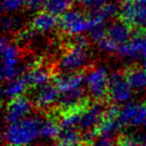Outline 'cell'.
<instances>
[{"mask_svg":"<svg viewBox=\"0 0 146 146\" xmlns=\"http://www.w3.org/2000/svg\"><path fill=\"white\" fill-rule=\"evenodd\" d=\"M42 118L29 116L21 121L8 124L3 132L8 146H30L40 137Z\"/></svg>","mask_w":146,"mask_h":146,"instance_id":"6da1fadb","label":"cell"},{"mask_svg":"<svg viewBox=\"0 0 146 146\" xmlns=\"http://www.w3.org/2000/svg\"><path fill=\"white\" fill-rule=\"evenodd\" d=\"M89 61L88 40L84 36L74 37L69 48L60 57L58 67L63 74L77 73Z\"/></svg>","mask_w":146,"mask_h":146,"instance_id":"7a4b0ae2","label":"cell"},{"mask_svg":"<svg viewBox=\"0 0 146 146\" xmlns=\"http://www.w3.org/2000/svg\"><path fill=\"white\" fill-rule=\"evenodd\" d=\"M0 47L2 53L1 78L7 83L21 76L23 68L20 64V53L18 47L14 43H11L5 36L1 39Z\"/></svg>","mask_w":146,"mask_h":146,"instance_id":"3957f363","label":"cell"},{"mask_svg":"<svg viewBox=\"0 0 146 146\" xmlns=\"http://www.w3.org/2000/svg\"><path fill=\"white\" fill-rule=\"evenodd\" d=\"M59 27L67 35L81 36L83 33L91 32L92 25L89 15L79 10H69L59 19Z\"/></svg>","mask_w":146,"mask_h":146,"instance_id":"277c9868","label":"cell"},{"mask_svg":"<svg viewBox=\"0 0 146 146\" xmlns=\"http://www.w3.org/2000/svg\"><path fill=\"white\" fill-rule=\"evenodd\" d=\"M110 74L103 66L95 67L88 71L85 76V84L90 96L96 101H101L108 96Z\"/></svg>","mask_w":146,"mask_h":146,"instance_id":"5b68a950","label":"cell"},{"mask_svg":"<svg viewBox=\"0 0 146 146\" xmlns=\"http://www.w3.org/2000/svg\"><path fill=\"white\" fill-rule=\"evenodd\" d=\"M106 108L101 101H96L89 105H86L81 110L78 128L84 132L95 131L105 116Z\"/></svg>","mask_w":146,"mask_h":146,"instance_id":"8992f818","label":"cell"},{"mask_svg":"<svg viewBox=\"0 0 146 146\" xmlns=\"http://www.w3.org/2000/svg\"><path fill=\"white\" fill-rule=\"evenodd\" d=\"M132 88L125 75L120 72L110 74L108 97L115 104H126L132 97Z\"/></svg>","mask_w":146,"mask_h":146,"instance_id":"52a82bcc","label":"cell"},{"mask_svg":"<svg viewBox=\"0 0 146 146\" xmlns=\"http://www.w3.org/2000/svg\"><path fill=\"white\" fill-rule=\"evenodd\" d=\"M120 18L131 27L138 29L146 28V4L128 1L120 7Z\"/></svg>","mask_w":146,"mask_h":146,"instance_id":"ba28073f","label":"cell"},{"mask_svg":"<svg viewBox=\"0 0 146 146\" xmlns=\"http://www.w3.org/2000/svg\"><path fill=\"white\" fill-rule=\"evenodd\" d=\"M117 54L120 58L128 61H141L146 57V34L136 33L127 43L119 47Z\"/></svg>","mask_w":146,"mask_h":146,"instance_id":"9c48e42d","label":"cell"},{"mask_svg":"<svg viewBox=\"0 0 146 146\" xmlns=\"http://www.w3.org/2000/svg\"><path fill=\"white\" fill-rule=\"evenodd\" d=\"M119 119L123 126L143 125L146 120V102H128L119 108Z\"/></svg>","mask_w":146,"mask_h":146,"instance_id":"30bf717a","label":"cell"},{"mask_svg":"<svg viewBox=\"0 0 146 146\" xmlns=\"http://www.w3.org/2000/svg\"><path fill=\"white\" fill-rule=\"evenodd\" d=\"M33 102L26 96L13 98L7 103L5 109V121L7 124L15 123L29 117L33 108Z\"/></svg>","mask_w":146,"mask_h":146,"instance_id":"8fae6325","label":"cell"},{"mask_svg":"<svg viewBox=\"0 0 146 146\" xmlns=\"http://www.w3.org/2000/svg\"><path fill=\"white\" fill-rule=\"evenodd\" d=\"M122 127L123 124L119 119V108L116 105H111L106 108L105 116L95 130L96 135L97 137L112 139V137L116 135Z\"/></svg>","mask_w":146,"mask_h":146,"instance_id":"7c38bea8","label":"cell"},{"mask_svg":"<svg viewBox=\"0 0 146 146\" xmlns=\"http://www.w3.org/2000/svg\"><path fill=\"white\" fill-rule=\"evenodd\" d=\"M59 97H60V92L55 83H48L35 89L32 102L36 107L40 109H46L58 102Z\"/></svg>","mask_w":146,"mask_h":146,"instance_id":"4fadbf2b","label":"cell"},{"mask_svg":"<svg viewBox=\"0 0 146 146\" xmlns=\"http://www.w3.org/2000/svg\"><path fill=\"white\" fill-rule=\"evenodd\" d=\"M120 7L117 4L112 2H107L106 4L98 7L91 11L89 17L91 20L92 30L104 27L103 25L110 19H113L117 14H119Z\"/></svg>","mask_w":146,"mask_h":146,"instance_id":"5bb4252c","label":"cell"},{"mask_svg":"<svg viewBox=\"0 0 146 146\" xmlns=\"http://www.w3.org/2000/svg\"><path fill=\"white\" fill-rule=\"evenodd\" d=\"M84 84H85V76L79 72L63 74L55 80V85L57 86L60 94L70 93L84 89Z\"/></svg>","mask_w":146,"mask_h":146,"instance_id":"9a60e30c","label":"cell"},{"mask_svg":"<svg viewBox=\"0 0 146 146\" xmlns=\"http://www.w3.org/2000/svg\"><path fill=\"white\" fill-rule=\"evenodd\" d=\"M106 36L117 46H122L131 38V26L124 21H114L106 28Z\"/></svg>","mask_w":146,"mask_h":146,"instance_id":"2e32d148","label":"cell"},{"mask_svg":"<svg viewBox=\"0 0 146 146\" xmlns=\"http://www.w3.org/2000/svg\"><path fill=\"white\" fill-rule=\"evenodd\" d=\"M59 25L57 16L46 11L38 12L31 21V28L40 33H48L53 31Z\"/></svg>","mask_w":146,"mask_h":146,"instance_id":"e0dca14e","label":"cell"},{"mask_svg":"<svg viewBox=\"0 0 146 146\" xmlns=\"http://www.w3.org/2000/svg\"><path fill=\"white\" fill-rule=\"evenodd\" d=\"M30 87L28 83V80L25 77V75L19 76L16 79L11 80V81L7 82L6 85L3 87L2 94L4 97L8 98V99H13V98H17L23 96V93L26 91L28 88Z\"/></svg>","mask_w":146,"mask_h":146,"instance_id":"ac0fdd59","label":"cell"},{"mask_svg":"<svg viewBox=\"0 0 146 146\" xmlns=\"http://www.w3.org/2000/svg\"><path fill=\"white\" fill-rule=\"evenodd\" d=\"M124 75L133 90L146 89V69L143 67H132Z\"/></svg>","mask_w":146,"mask_h":146,"instance_id":"d6986e66","label":"cell"},{"mask_svg":"<svg viewBox=\"0 0 146 146\" xmlns=\"http://www.w3.org/2000/svg\"><path fill=\"white\" fill-rule=\"evenodd\" d=\"M28 80V83L32 87H40L45 84L50 83L49 80L51 78V74L46 68L43 67H34L31 68L28 72L24 74Z\"/></svg>","mask_w":146,"mask_h":146,"instance_id":"ffe728a7","label":"cell"},{"mask_svg":"<svg viewBox=\"0 0 146 146\" xmlns=\"http://www.w3.org/2000/svg\"><path fill=\"white\" fill-rule=\"evenodd\" d=\"M59 146H81L84 142L83 134L77 130V128L61 129L58 136Z\"/></svg>","mask_w":146,"mask_h":146,"instance_id":"44dd1931","label":"cell"},{"mask_svg":"<svg viewBox=\"0 0 146 146\" xmlns=\"http://www.w3.org/2000/svg\"><path fill=\"white\" fill-rule=\"evenodd\" d=\"M72 3V0H45L43 8L46 12L61 17L70 10Z\"/></svg>","mask_w":146,"mask_h":146,"instance_id":"7402d4cb","label":"cell"},{"mask_svg":"<svg viewBox=\"0 0 146 146\" xmlns=\"http://www.w3.org/2000/svg\"><path fill=\"white\" fill-rule=\"evenodd\" d=\"M60 124L54 118H45L42 119L40 127V137L43 139H54L58 138L60 133Z\"/></svg>","mask_w":146,"mask_h":146,"instance_id":"603a6c76","label":"cell"},{"mask_svg":"<svg viewBox=\"0 0 146 146\" xmlns=\"http://www.w3.org/2000/svg\"><path fill=\"white\" fill-rule=\"evenodd\" d=\"M118 146H146V131L134 132L121 136Z\"/></svg>","mask_w":146,"mask_h":146,"instance_id":"cb8c5ba5","label":"cell"},{"mask_svg":"<svg viewBox=\"0 0 146 146\" xmlns=\"http://www.w3.org/2000/svg\"><path fill=\"white\" fill-rule=\"evenodd\" d=\"M25 5V0H1L2 10L6 13L18 11Z\"/></svg>","mask_w":146,"mask_h":146,"instance_id":"d4e9b609","label":"cell"},{"mask_svg":"<svg viewBox=\"0 0 146 146\" xmlns=\"http://www.w3.org/2000/svg\"><path fill=\"white\" fill-rule=\"evenodd\" d=\"M22 25V21L19 17H15L12 15H7L2 19V27L3 30L10 32V31L16 30V28Z\"/></svg>","mask_w":146,"mask_h":146,"instance_id":"484cf974","label":"cell"},{"mask_svg":"<svg viewBox=\"0 0 146 146\" xmlns=\"http://www.w3.org/2000/svg\"><path fill=\"white\" fill-rule=\"evenodd\" d=\"M39 32H37L36 30L30 28V29H25V30H21L20 32L18 33V42L20 44H29L32 41H34L37 37V34Z\"/></svg>","mask_w":146,"mask_h":146,"instance_id":"4316f807","label":"cell"},{"mask_svg":"<svg viewBox=\"0 0 146 146\" xmlns=\"http://www.w3.org/2000/svg\"><path fill=\"white\" fill-rule=\"evenodd\" d=\"M108 0H84L82 6L86 7L88 9H91V10H94V9L106 4Z\"/></svg>","mask_w":146,"mask_h":146,"instance_id":"83f0119b","label":"cell"},{"mask_svg":"<svg viewBox=\"0 0 146 146\" xmlns=\"http://www.w3.org/2000/svg\"><path fill=\"white\" fill-rule=\"evenodd\" d=\"M45 0H25V6L31 11H36L43 7Z\"/></svg>","mask_w":146,"mask_h":146,"instance_id":"f1b7e54d","label":"cell"},{"mask_svg":"<svg viewBox=\"0 0 146 146\" xmlns=\"http://www.w3.org/2000/svg\"><path fill=\"white\" fill-rule=\"evenodd\" d=\"M90 146H113V141L110 138L97 137V139L94 140Z\"/></svg>","mask_w":146,"mask_h":146,"instance_id":"f546056e","label":"cell"},{"mask_svg":"<svg viewBox=\"0 0 146 146\" xmlns=\"http://www.w3.org/2000/svg\"><path fill=\"white\" fill-rule=\"evenodd\" d=\"M73 3H76V4H79V5H82L84 2V0H72Z\"/></svg>","mask_w":146,"mask_h":146,"instance_id":"4dcf8cb0","label":"cell"},{"mask_svg":"<svg viewBox=\"0 0 146 146\" xmlns=\"http://www.w3.org/2000/svg\"><path fill=\"white\" fill-rule=\"evenodd\" d=\"M141 65H142V67H143L144 69H146V57L141 60Z\"/></svg>","mask_w":146,"mask_h":146,"instance_id":"1f68e13d","label":"cell"},{"mask_svg":"<svg viewBox=\"0 0 146 146\" xmlns=\"http://www.w3.org/2000/svg\"><path fill=\"white\" fill-rule=\"evenodd\" d=\"M137 2L142 3V4H146V0H136Z\"/></svg>","mask_w":146,"mask_h":146,"instance_id":"d6a6232c","label":"cell"},{"mask_svg":"<svg viewBox=\"0 0 146 146\" xmlns=\"http://www.w3.org/2000/svg\"><path fill=\"white\" fill-rule=\"evenodd\" d=\"M118 1H121V2H128V1H132V0H118Z\"/></svg>","mask_w":146,"mask_h":146,"instance_id":"836d02e7","label":"cell"},{"mask_svg":"<svg viewBox=\"0 0 146 146\" xmlns=\"http://www.w3.org/2000/svg\"><path fill=\"white\" fill-rule=\"evenodd\" d=\"M143 127L146 129V120H145V122H144V124H143ZM145 131H146V130H145Z\"/></svg>","mask_w":146,"mask_h":146,"instance_id":"e575fe53","label":"cell"}]
</instances>
